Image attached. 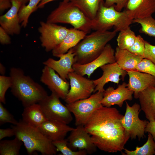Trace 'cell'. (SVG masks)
<instances>
[{"label": "cell", "mask_w": 155, "mask_h": 155, "mask_svg": "<svg viewBox=\"0 0 155 155\" xmlns=\"http://www.w3.org/2000/svg\"><path fill=\"white\" fill-rule=\"evenodd\" d=\"M123 116L116 108L102 105L94 111L84 127L97 148L112 153L124 150L130 137L122 123Z\"/></svg>", "instance_id": "1"}, {"label": "cell", "mask_w": 155, "mask_h": 155, "mask_svg": "<svg viewBox=\"0 0 155 155\" xmlns=\"http://www.w3.org/2000/svg\"><path fill=\"white\" fill-rule=\"evenodd\" d=\"M9 76L12 81L11 91L24 107L38 103L48 95L44 88L26 75L22 69L11 68Z\"/></svg>", "instance_id": "2"}, {"label": "cell", "mask_w": 155, "mask_h": 155, "mask_svg": "<svg viewBox=\"0 0 155 155\" xmlns=\"http://www.w3.org/2000/svg\"><path fill=\"white\" fill-rule=\"evenodd\" d=\"M117 33L114 30H96L87 34L76 46L71 48L75 55L74 63L85 64L96 58Z\"/></svg>", "instance_id": "3"}, {"label": "cell", "mask_w": 155, "mask_h": 155, "mask_svg": "<svg viewBox=\"0 0 155 155\" xmlns=\"http://www.w3.org/2000/svg\"><path fill=\"white\" fill-rule=\"evenodd\" d=\"M15 137L23 143L27 153L32 154L36 152L43 155H53L57 152L52 142L37 128L27 125L20 119L18 123L12 126Z\"/></svg>", "instance_id": "4"}, {"label": "cell", "mask_w": 155, "mask_h": 155, "mask_svg": "<svg viewBox=\"0 0 155 155\" xmlns=\"http://www.w3.org/2000/svg\"><path fill=\"white\" fill-rule=\"evenodd\" d=\"M46 22L69 24L87 34L92 30V20L70 1L60 2L48 16Z\"/></svg>", "instance_id": "5"}, {"label": "cell", "mask_w": 155, "mask_h": 155, "mask_svg": "<svg viewBox=\"0 0 155 155\" xmlns=\"http://www.w3.org/2000/svg\"><path fill=\"white\" fill-rule=\"evenodd\" d=\"M100 5L95 19L92 20V29L95 31H107L113 27L117 32L129 27L133 20L124 10L119 11L114 6Z\"/></svg>", "instance_id": "6"}, {"label": "cell", "mask_w": 155, "mask_h": 155, "mask_svg": "<svg viewBox=\"0 0 155 155\" xmlns=\"http://www.w3.org/2000/svg\"><path fill=\"white\" fill-rule=\"evenodd\" d=\"M103 92L98 91L89 97L67 104L66 106L75 117L76 126L84 125L94 111L102 105Z\"/></svg>", "instance_id": "7"}, {"label": "cell", "mask_w": 155, "mask_h": 155, "mask_svg": "<svg viewBox=\"0 0 155 155\" xmlns=\"http://www.w3.org/2000/svg\"><path fill=\"white\" fill-rule=\"evenodd\" d=\"M69 30L57 24L40 22L38 30L41 46L46 52L52 51L62 42Z\"/></svg>", "instance_id": "8"}, {"label": "cell", "mask_w": 155, "mask_h": 155, "mask_svg": "<svg viewBox=\"0 0 155 155\" xmlns=\"http://www.w3.org/2000/svg\"><path fill=\"white\" fill-rule=\"evenodd\" d=\"M60 98L56 94L52 92L38 103L48 119L68 124L73 120L71 113L67 106L61 102Z\"/></svg>", "instance_id": "9"}, {"label": "cell", "mask_w": 155, "mask_h": 155, "mask_svg": "<svg viewBox=\"0 0 155 155\" xmlns=\"http://www.w3.org/2000/svg\"><path fill=\"white\" fill-rule=\"evenodd\" d=\"M126 109L125 115L122 119V123L132 139L138 138L140 140L145 136V129L148 122L141 120L139 114L141 110L140 106L135 103L130 106L125 101Z\"/></svg>", "instance_id": "10"}, {"label": "cell", "mask_w": 155, "mask_h": 155, "mask_svg": "<svg viewBox=\"0 0 155 155\" xmlns=\"http://www.w3.org/2000/svg\"><path fill=\"white\" fill-rule=\"evenodd\" d=\"M70 89L65 99L67 104L87 98L94 92L95 88L93 80L87 79L75 71L69 73Z\"/></svg>", "instance_id": "11"}, {"label": "cell", "mask_w": 155, "mask_h": 155, "mask_svg": "<svg viewBox=\"0 0 155 155\" xmlns=\"http://www.w3.org/2000/svg\"><path fill=\"white\" fill-rule=\"evenodd\" d=\"M115 51L112 46L107 44L101 54L96 58L85 64L74 63L73 65V68L77 73L82 76L87 75L89 78L98 67L105 64L116 62Z\"/></svg>", "instance_id": "12"}, {"label": "cell", "mask_w": 155, "mask_h": 155, "mask_svg": "<svg viewBox=\"0 0 155 155\" xmlns=\"http://www.w3.org/2000/svg\"><path fill=\"white\" fill-rule=\"evenodd\" d=\"M90 135L84 125L77 126L71 131L67 139L68 146L74 151L85 150L88 154H92L96 151L97 147L93 142Z\"/></svg>", "instance_id": "13"}, {"label": "cell", "mask_w": 155, "mask_h": 155, "mask_svg": "<svg viewBox=\"0 0 155 155\" xmlns=\"http://www.w3.org/2000/svg\"><path fill=\"white\" fill-rule=\"evenodd\" d=\"M40 81L60 98L65 100L69 91L70 84L56 73L51 68L44 65L42 70Z\"/></svg>", "instance_id": "14"}, {"label": "cell", "mask_w": 155, "mask_h": 155, "mask_svg": "<svg viewBox=\"0 0 155 155\" xmlns=\"http://www.w3.org/2000/svg\"><path fill=\"white\" fill-rule=\"evenodd\" d=\"M103 71L102 75L99 78L93 80L95 88L93 93L96 92H104L105 90L104 88L106 84L113 82L119 84L120 80L123 81L127 72L122 69L116 62L107 63L100 67Z\"/></svg>", "instance_id": "15"}, {"label": "cell", "mask_w": 155, "mask_h": 155, "mask_svg": "<svg viewBox=\"0 0 155 155\" xmlns=\"http://www.w3.org/2000/svg\"><path fill=\"white\" fill-rule=\"evenodd\" d=\"M133 92L127 87L125 82L119 84L116 89L109 86L103 92V97L100 103L103 106L111 107L117 105L121 107L125 101L131 100Z\"/></svg>", "instance_id": "16"}, {"label": "cell", "mask_w": 155, "mask_h": 155, "mask_svg": "<svg viewBox=\"0 0 155 155\" xmlns=\"http://www.w3.org/2000/svg\"><path fill=\"white\" fill-rule=\"evenodd\" d=\"M74 56L71 49L67 53L57 56V57L59 58L58 60L50 58L43 63L52 69L64 80L67 81L69 74L74 71L72 67L74 63Z\"/></svg>", "instance_id": "17"}, {"label": "cell", "mask_w": 155, "mask_h": 155, "mask_svg": "<svg viewBox=\"0 0 155 155\" xmlns=\"http://www.w3.org/2000/svg\"><path fill=\"white\" fill-rule=\"evenodd\" d=\"M11 8L0 16V26L9 35H18L21 30L18 12L22 4L17 0H11Z\"/></svg>", "instance_id": "18"}, {"label": "cell", "mask_w": 155, "mask_h": 155, "mask_svg": "<svg viewBox=\"0 0 155 155\" xmlns=\"http://www.w3.org/2000/svg\"><path fill=\"white\" fill-rule=\"evenodd\" d=\"M127 74L129 76L127 87L133 92L136 99L139 93L147 88L155 87V78L150 74L137 71H128Z\"/></svg>", "instance_id": "19"}, {"label": "cell", "mask_w": 155, "mask_h": 155, "mask_svg": "<svg viewBox=\"0 0 155 155\" xmlns=\"http://www.w3.org/2000/svg\"><path fill=\"white\" fill-rule=\"evenodd\" d=\"M67 125L59 121L48 119L38 129L53 142L65 139L67 133L74 129Z\"/></svg>", "instance_id": "20"}, {"label": "cell", "mask_w": 155, "mask_h": 155, "mask_svg": "<svg viewBox=\"0 0 155 155\" xmlns=\"http://www.w3.org/2000/svg\"><path fill=\"white\" fill-rule=\"evenodd\" d=\"M125 8L133 20L143 18L155 12V0H128Z\"/></svg>", "instance_id": "21"}, {"label": "cell", "mask_w": 155, "mask_h": 155, "mask_svg": "<svg viewBox=\"0 0 155 155\" xmlns=\"http://www.w3.org/2000/svg\"><path fill=\"white\" fill-rule=\"evenodd\" d=\"M87 34L85 32L74 28H69L65 37L52 51L53 56L67 53L70 49L76 46Z\"/></svg>", "instance_id": "22"}, {"label": "cell", "mask_w": 155, "mask_h": 155, "mask_svg": "<svg viewBox=\"0 0 155 155\" xmlns=\"http://www.w3.org/2000/svg\"><path fill=\"white\" fill-rule=\"evenodd\" d=\"M141 110L149 121H155V87H149L139 94Z\"/></svg>", "instance_id": "23"}, {"label": "cell", "mask_w": 155, "mask_h": 155, "mask_svg": "<svg viewBox=\"0 0 155 155\" xmlns=\"http://www.w3.org/2000/svg\"><path fill=\"white\" fill-rule=\"evenodd\" d=\"M22 116L23 122L37 128L48 120L38 103L24 107Z\"/></svg>", "instance_id": "24"}, {"label": "cell", "mask_w": 155, "mask_h": 155, "mask_svg": "<svg viewBox=\"0 0 155 155\" xmlns=\"http://www.w3.org/2000/svg\"><path fill=\"white\" fill-rule=\"evenodd\" d=\"M115 57L116 62L120 67L127 72L137 71V65L144 58L127 50L121 49L117 46L115 51Z\"/></svg>", "instance_id": "25"}, {"label": "cell", "mask_w": 155, "mask_h": 155, "mask_svg": "<svg viewBox=\"0 0 155 155\" xmlns=\"http://www.w3.org/2000/svg\"><path fill=\"white\" fill-rule=\"evenodd\" d=\"M89 19L93 20L96 16L103 0H70Z\"/></svg>", "instance_id": "26"}, {"label": "cell", "mask_w": 155, "mask_h": 155, "mask_svg": "<svg viewBox=\"0 0 155 155\" xmlns=\"http://www.w3.org/2000/svg\"><path fill=\"white\" fill-rule=\"evenodd\" d=\"M23 144V142L16 137L11 140H1L0 141V154L19 155Z\"/></svg>", "instance_id": "27"}, {"label": "cell", "mask_w": 155, "mask_h": 155, "mask_svg": "<svg viewBox=\"0 0 155 155\" xmlns=\"http://www.w3.org/2000/svg\"><path fill=\"white\" fill-rule=\"evenodd\" d=\"M119 32L117 39V46L121 49L128 50L134 43L136 36L130 27Z\"/></svg>", "instance_id": "28"}, {"label": "cell", "mask_w": 155, "mask_h": 155, "mask_svg": "<svg viewBox=\"0 0 155 155\" xmlns=\"http://www.w3.org/2000/svg\"><path fill=\"white\" fill-rule=\"evenodd\" d=\"M152 136L148 133V138L146 143L142 146H137L134 150H129L124 148L123 155H153L155 154V142Z\"/></svg>", "instance_id": "29"}, {"label": "cell", "mask_w": 155, "mask_h": 155, "mask_svg": "<svg viewBox=\"0 0 155 155\" xmlns=\"http://www.w3.org/2000/svg\"><path fill=\"white\" fill-rule=\"evenodd\" d=\"M42 0H29L26 5H22L18 12L21 26L24 28L27 26L30 16L38 8V5Z\"/></svg>", "instance_id": "30"}, {"label": "cell", "mask_w": 155, "mask_h": 155, "mask_svg": "<svg viewBox=\"0 0 155 155\" xmlns=\"http://www.w3.org/2000/svg\"><path fill=\"white\" fill-rule=\"evenodd\" d=\"M132 23H138L141 25L139 30L140 32L155 37V19L152 16L133 20Z\"/></svg>", "instance_id": "31"}, {"label": "cell", "mask_w": 155, "mask_h": 155, "mask_svg": "<svg viewBox=\"0 0 155 155\" xmlns=\"http://www.w3.org/2000/svg\"><path fill=\"white\" fill-rule=\"evenodd\" d=\"M56 147L57 151L60 152L63 155H86L88 154L85 150L74 151L68 146L67 139L65 138L61 140L52 142Z\"/></svg>", "instance_id": "32"}, {"label": "cell", "mask_w": 155, "mask_h": 155, "mask_svg": "<svg viewBox=\"0 0 155 155\" xmlns=\"http://www.w3.org/2000/svg\"><path fill=\"white\" fill-rule=\"evenodd\" d=\"M145 41L141 35L137 36L134 43L128 51L135 55L144 58Z\"/></svg>", "instance_id": "33"}, {"label": "cell", "mask_w": 155, "mask_h": 155, "mask_svg": "<svg viewBox=\"0 0 155 155\" xmlns=\"http://www.w3.org/2000/svg\"><path fill=\"white\" fill-rule=\"evenodd\" d=\"M136 69L137 71L148 74L155 78V64L148 59L144 58Z\"/></svg>", "instance_id": "34"}, {"label": "cell", "mask_w": 155, "mask_h": 155, "mask_svg": "<svg viewBox=\"0 0 155 155\" xmlns=\"http://www.w3.org/2000/svg\"><path fill=\"white\" fill-rule=\"evenodd\" d=\"M12 81L10 76L4 75H0V102L4 104L6 103L5 94L7 90L11 88Z\"/></svg>", "instance_id": "35"}, {"label": "cell", "mask_w": 155, "mask_h": 155, "mask_svg": "<svg viewBox=\"0 0 155 155\" xmlns=\"http://www.w3.org/2000/svg\"><path fill=\"white\" fill-rule=\"evenodd\" d=\"M18 122L13 116L3 106L2 103L0 102V125L6 123H11L14 125Z\"/></svg>", "instance_id": "36"}, {"label": "cell", "mask_w": 155, "mask_h": 155, "mask_svg": "<svg viewBox=\"0 0 155 155\" xmlns=\"http://www.w3.org/2000/svg\"><path fill=\"white\" fill-rule=\"evenodd\" d=\"M128 0H105L104 5L107 7L114 6L116 10L121 11L125 7Z\"/></svg>", "instance_id": "37"}, {"label": "cell", "mask_w": 155, "mask_h": 155, "mask_svg": "<svg viewBox=\"0 0 155 155\" xmlns=\"http://www.w3.org/2000/svg\"><path fill=\"white\" fill-rule=\"evenodd\" d=\"M144 58L149 59L155 64V45L145 41Z\"/></svg>", "instance_id": "38"}, {"label": "cell", "mask_w": 155, "mask_h": 155, "mask_svg": "<svg viewBox=\"0 0 155 155\" xmlns=\"http://www.w3.org/2000/svg\"><path fill=\"white\" fill-rule=\"evenodd\" d=\"M6 31L0 26V42L2 45H7L11 42L10 36Z\"/></svg>", "instance_id": "39"}, {"label": "cell", "mask_w": 155, "mask_h": 155, "mask_svg": "<svg viewBox=\"0 0 155 155\" xmlns=\"http://www.w3.org/2000/svg\"><path fill=\"white\" fill-rule=\"evenodd\" d=\"M15 135V132L13 128L0 129V140L6 137H10Z\"/></svg>", "instance_id": "40"}, {"label": "cell", "mask_w": 155, "mask_h": 155, "mask_svg": "<svg viewBox=\"0 0 155 155\" xmlns=\"http://www.w3.org/2000/svg\"><path fill=\"white\" fill-rule=\"evenodd\" d=\"M145 131L151 133L154 140L155 141V121H148L145 128Z\"/></svg>", "instance_id": "41"}, {"label": "cell", "mask_w": 155, "mask_h": 155, "mask_svg": "<svg viewBox=\"0 0 155 155\" xmlns=\"http://www.w3.org/2000/svg\"><path fill=\"white\" fill-rule=\"evenodd\" d=\"M12 6L10 0H0V11L2 13L5 10L10 8Z\"/></svg>", "instance_id": "42"}, {"label": "cell", "mask_w": 155, "mask_h": 155, "mask_svg": "<svg viewBox=\"0 0 155 155\" xmlns=\"http://www.w3.org/2000/svg\"><path fill=\"white\" fill-rule=\"evenodd\" d=\"M56 0H42L40 3L38 5V8H41L43 7L44 5L50 2L55 1ZM63 1H70V0H63Z\"/></svg>", "instance_id": "43"}, {"label": "cell", "mask_w": 155, "mask_h": 155, "mask_svg": "<svg viewBox=\"0 0 155 155\" xmlns=\"http://www.w3.org/2000/svg\"><path fill=\"white\" fill-rule=\"evenodd\" d=\"M5 68L1 63L0 64V73L1 75H4L5 72Z\"/></svg>", "instance_id": "44"}, {"label": "cell", "mask_w": 155, "mask_h": 155, "mask_svg": "<svg viewBox=\"0 0 155 155\" xmlns=\"http://www.w3.org/2000/svg\"><path fill=\"white\" fill-rule=\"evenodd\" d=\"M20 2L22 5H25L26 3L29 1V0H17Z\"/></svg>", "instance_id": "45"}, {"label": "cell", "mask_w": 155, "mask_h": 155, "mask_svg": "<svg viewBox=\"0 0 155 155\" xmlns=\"http://www.w3.org/2000/svg\"></svg>", "instance_id": "46"}]
</instances>
